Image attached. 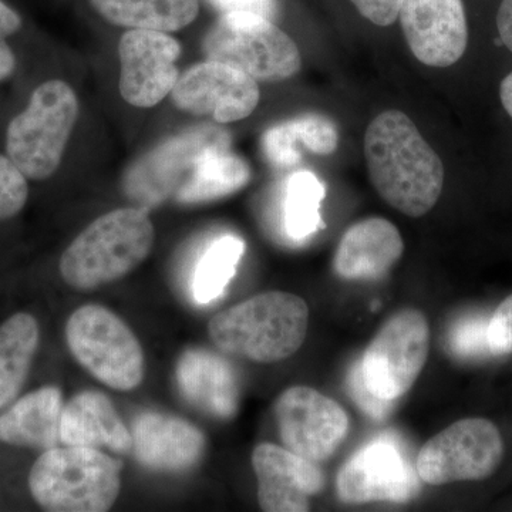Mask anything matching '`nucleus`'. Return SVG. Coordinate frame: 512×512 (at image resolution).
Masks as SVG:
<instances>
[{
  "label": "nucleus",
  "mask_w": 512,
  "mask_h": 512,
  "mask_svg": "<svg viewBox=\"0 0 512 512\" xmlns=\"http://www.w3.org/2000/svg\"><path fill=\"white\" fill-rule=\"evenodd\" d=\"M350 387H352V396L357 406L373 419H384L390 413L394 403L379 399L367 389L365 382H363L359 363H357L352 376H350Z\"/></svg>",
  "instance_id": "2f4dec72"
},
{
  "label": "nucleus",
  "mask_w": 512,
  "mask_h": 512,
  "mask_svg": "<svg viewBox=\"0 0 512 512\" xmlns=\"http://www.w3.org/2000/svg\"><path fill=\"white\" fill-rule=\"evenodd\" d=\"M488 320L484 316L473 315L461 319L451 329L448 346L454 356L460 359H478L491 355L488 346Z\"/></svg>",
  "instance_id": "cd10ccee"
},
{
  "label": "nucleus",
  "mask_w": 512,
  "mask_h": 512,
  "mask_svg": "<svg viewBox=\"0 0 512 512\" xmlns=\"http://www.w3.org/2000/svg\"><path fill=\"white\" fill-rule=\"evenodd\" d=\"M365 158L373 187L394 210L420 218L436 207L444 187L443 161L402 111H383L372 120Z\"/></svg>",
  "instance_id": "f257e3e1"
},
{
  "label": "nucleus",
  "mask_w": 512,
  "mask_h": 512,
  "mask_svg": "<svg viewBox=\"0 0 512 512\" xmlns=\"http://www.w3.org/2000/svg\"><path fill=\"white\" fill-rule=\"evenodd\" d=\"M429 352L430 328L423 312L394 313L363 353V382L379 399L396 403L419 379Z\"/></svg>",
  "instance_id": "6e6552de"
},
{
  "label": "nucleus",
  "mask_w": 512,
  "mask_h": 512,
  "mask_svg": "<svg viewBox=\"0 0 512 512\" xmlns=\"http://www.w3.org/2000/svg\"><path fill=\"white\" fill-rule=\"evenodd\" d=\"M16 70V56L5 37L0 36V82H5Z\"/></svg>",
  "instance_id": "e433bc0d"
},
{
  "label": "nucleus",
  "mask_w": 512,
  "mask_h": 512,
  "mask_svg": "<svg viewBox=\"0 0 512 512\" xmlns=\"http://www.w3.org/2000/svg\"><path fill=\"white\" fill-rule=\"evenodd\" d=\"M504 457L500 430L490 420H458L427 441L417 456L421 481L431 485L481 481L493 476Z\"/></svg>",
  "instance_id": "1a4fd4ad"
},
{
  "label": "nucleus",
  "mask_w": 512,
  "mask_h": 512,
  "mask_svg": "<svg viewBox=\"0 0 512 512\" xmlns=\"http://www.w3.org/2000/svg\"><path fill=\"white\" fill-rule=\"evenodd\" d=\"M156 231L143 208H120L101 215L80 232L60 258L63 281L77 291H93L119 281L146 261Z\"/></svg>",
  "instance_id": "f03ea898"
},
{
  "label": "nucleus",
  "mask_w": 512,
  "mask_h": 512,
  "mask_svg": "<svg viewBox=\"0 0 512 512\" xmlns=\"http://www.w3.org/2000/svg\"><path fill=\"white\" fill-rule=\"evenodd\" d=\"M177 377L184 396L207 412L224 419L237 412V376L222 357L207 350H188L178 363Z\"/></svg>",
  "instance_id": "412c9836"
},
{
  "label": "nucleus",
  "mask_w": 512,
  "mask_h": 512,
  "mask_svg": "<svg viewBox=\"0 0 512 512\" xmlns=\"http://www.w3.org/2000/svg\"><path fill=\"white\" fill-rule=\"evenodd\" d=\"M181 45L168 33L130 29L121 36L120 93L131 106L150 109L173 92Z\"/></svg>",
  "instance_id": "ddd939ff"
},
{
  "label": "nucleus",
  "mask_w": 512,
  "mask_h": 512,
  "mask_svg": "<svg viewBox=\"0 0 512 512\" xmlns=\"http://www.w3.org/2000/svg\"><path fill=\"white\" fill-rule=\"evenodd\" d=\"M296 143L302 144L313 154L329 156L339 146L338 128L328 117L319 114H306L286 121Z\"/></svg>",
  "instance_id": "bb28decb"
},
{
  "label": "nucleus",
  "mask_w": 512,
  "mask_h": 512,
  "mask_svg": "<svg viewBox=\"0 0 512 512\" xmlns=\"http://www.w3.org/2000/svg\"><path fill=\"white\" fill-rule=\"evenodd\" d=\"M120 470L114 458L97 448L57 446L33 464L29 490L46 511H109L119 498Z\"/></svg>",
  "instance_id": "20e7f679"
},
{
  "label": "nucleus",
  "mask_w": 512,
  "mask_h": 512,
  "mask_svg": "<svg viewBox=\"0 0 512 512\" xmlns=\"http://www.w3.org/2000/svg\"><path fill=\"white\" fill-rule=\"evenodd\" d=\"M90 3L113 25L164 33L187 28L200 13L198 0H90Z\"/></svg>",
  "instance_id": "4be33fe9"
},
{
  "label": "nucleus",
  "mask_w": 512,
  "mask_h": 512,
  "mask_svg": "<svg viewBox=\"0 0 512 512\" xmlns=\"http://www.w3.org/2000/svg\"><path fill=\"white\" fill-rule=\"evenodd\" d=\"M399 19L420 63L446 69L466 55L470 30L463 0H402Z\"/></svg>",
  "instance_id": "4468645a"
},
{
  "label": "nucleus",
  "mask_w": 512,
  "mask_h": 512,
  "mask_svg": "<svg viewBox=\"0 0 512 512\" xmlns=\"http://www.w3.org/2000/svg\"><path fill=\"white\" fill-rule=\"evenodd\" d=\"M63 407V394L55 386L20 397L0 414V443L43 451L59 446Z\"/></svg>",
  "instance_id": "aec40b11"
},
{
  "label": "nucleus",
  "mask_w": 512,
  "mask_h": 512,
  "mask_svg": "<svg viewBox=\"0 0 512 512\" xmlns=\"http://www.w3.org/2000/svg\"><path fill=\"white\" fill-rule=\"evenodd\" d=\"M231 136L222 127H195L160 144L130 167L124 191L138 208H153L174 195L194 165L214 148H229Z\"/></svg>",
  "instance_id": "9d476101"
},
{
  "label": "nucleus",
  "mask_w": 512,
  "mask_h": 512,
  "mask_svg": "<svg viewBox=\"0 0 512 512\" xmlns=\"http://www.w3.org/2000/svg\"><path fill=\"white\" fill-rule=\"evenodd\" d=\"M66 342L74 359L110 389L130 392L143 382L146 363L137 336L104 306L74 311L66 323Z\"/></svg>",
  "instance_id": "0eeeda50"
},
{
  "label": "nucleus",
  "mask_w": 512,
  "mask_h": 512,
  "mask_svg": "<svg viewBox=\"0 0 512 512\" xmlns=\"http://www.w3.org/2000/svg\"><path fill=\"white\" fill-rule=\"evenodd\" d=\"M39 340V323L29 313H15L0 325V410L22 392Z\"/></svg>",
  "instance_id": "5701e85b"
},
{
  "label": "nucleus",
  "mask_w": 512,
  "mask_h": 512,
  "mask_svg": "<svg viewBox=\"0 0 512 512\" xmlns=\"http://www.w3.org/2000/svg\"><path fill=\"white\" fill-rule=\"evenodd\" d=\"M133 451L144 467L161 473H181L201 460L205 436L180 417L144 413L134 420Z\"/></svg>",
  "instance_id": "f3484780"
},
{
  "label": "nucleus",
  "mask_w": 512,
  "mask_h": 512,
  "mask_svg": "<svg viewBox=\"0 0 512 512\" xmlns=\"http://www.w3.org/2000/svg\"><path fill=\"white\" fill-rule=\"evenodd\" d=\"M325 185L311 171H299L286 183L284 227L293 241H306L322 227L320 205L325 200Z\"/></svg>",
  "instance_id": "a878e982"
},
{
  "label": "nucleus",
  "mask_w": 512,
  "mask_h": 512,
  "mask_svg": "<svg viewBox=\"0 0 512 512\" xmlns=\"http://www.w3.org/2000/svg\"><path fill=\"white\" fill-rule=\"evenodd\" d=\"M252 467L258 478L262 511H309V500L325 487V478L316 463L276 444H259L252 453Z\"/></svg>",
  "instance_id": "dca6fc26"
},
{
  "label": "nucleus",
  "mask_w": 512,
  "mask_h": 512,
  "mask_svg": "<svg viewBox=\"0 0 512 512\" xmlns=\"http://www.w3.org/2000/svg\"><path fill=\"white\" fill-rule=\"evenodd\" d=\"M22 28V18L16 10L0 0V36L8 37L18 33Z\"/></svg>",
  "instance_id": "c9c22d12"
},
{
  "label": "nucleus",
  "mask_w": 512,
  "mask_h": 512,
  "mask_svg": "<svg viewBox=\"0 0 512 512\" xmlns=\"http://www.w3.org/2000/svg\"><path fill=\"white\" fill-rule=\"evenodd\" d=\"M336 490L345 504L404 503L419 490L416 474L393 440L380 437L340 470Z\"/></svg>",
  "instance_id": "2eb2a0df"
},
{
  "label": "nucleus",
  "mask_w": 512,
  "mask_h": 512,
  "mask_svg": "<svg viewBox=\"0 0 512 512\" xmlns=\"http://www.w3.org/2000/svg\"><path fill=\"white\" fill-rule=\"evenodd\" d=\"M262 147H264L265 156L276 167H293L299 164L302 158L298 143L292 137L286 121L266 131L262 138Z\"/></svg>",
  "instance_id": "c756f323"
},
{
  "label": "nucleus",
  "mask_w": 512,
  "mask_h": 512,
  "mask_svg": "<svg viewBox=\"0 0 512 512\" xmlns=\"http://www.w3.org/2000/svg\"><path fill=\"white\" fill-rule=\"evenodd\" d=\"M498 99L508 119L512 121V70L505 74L498 87Z\"/></svg>",
  "instance_id": "4c0bfd02"
},
{
  "label": "nucleus",
  "mask_w": 512,
  "mask_h": 512,
  "mask_svg": "<svg viewBox=\"0 0 512 512\" xmlns=\"http://www.w3.org/2000/svg\"><path fill=\"white\" fill-rule=\"evenodd\" d=\"M171 97L180 110L195 116H210L218 124H228L251 116L261 93L258 82L247 73L207 60L178 77Z\"/></svg>",
  "instance_id": "f8f14e48"
},
{
  "label": "nucleus",
  "mask_w": 512,
  "mask_h": 512,
  "mask_svg": "<svg viewBox=\"0 0 512 512\" xmlns=\"http://www.w3.org/2000/svg\"><path fill=\"white\" fill-rule=\"evenodd\" d=\"M495 26L501 45L512 55V0H501Z\"/></svg>",
  "instance_id": "f704fd0d"
},
{
  "label": "nucleus",
  "mask_w": 512,
  "mask_h": 512,
  "mask_svg": "<svg viewBox=\"0 0 512 512\" xmlns=\"http://www.w3.org/2000/svg\"><path fill=\"white\" fill-rule=\"evenodd\" d=\"M208 60L247 73L258 83L291 79L302 67L299 47L274 20L248 12L224 13L202 43Z\"/></svg>",
  "instance_id": "423d86ee"
},
{
  "label": "nucleus",
  "mask_w": 512,
  "mask_h": 512,
  "mask_svg": "<svg viewBox=\"0 0 512 512\" xmlns=\"http://www.w3.org/2000/svg\"><path fill=\"white\" fill-rule=\"evenodd\" d=\"M244 251V241L235 235H225L217 239L205 251L192 276V295L195 302L205 305L220 298L237 274Z\"/></svg>",
  "instance_id": "393cba45"
},
{
  "label": "nucleus",
  "mask_w": 512,
  "mask_h": 512,
  "mask_svg": "<svg viewBox=\"0 0 512 512\" xmlns=\"http://www.w3.org/2000/svg\"><path fill=\"white\" fill-rule=\"evenodd\" d=\"M360 15L377 26H390L399 18L402 0H350Z\"/></svg>",
  "instance_id": "473e14b6"
},
{
  "label": "nucleus",
  "mask_w": 512,
  "mask_h": 512,
  "mask_svg": "<svg viewBox=\"0 0 512 512\" xmlns=\"http://www.w3.org/2000/svg\"><path fill=\"white\" fill-rule=\"evenodd\" d=\"M279 436L285 448L306 460H328L345 440L348 414L335 400L306 386H293L275 402Z\"/></svg>",
  "instance_id": "9b49d317"
},
{
  "label": "nucleus",
  "mask_w": 512,
  "mask_h": 512,
  "mask_svg": "<svg viewBox=\"0 0 512 512\" xmlns=\"http://www.w3.org/2000/svg\"><path fill=\"white\" fill-rule=\"evenodd\" d=\"M309 308L289 292L259 293L218 313L208 333L224 352L256 363H275L295 355L306 339Z\"/></svg>",
  "instance_id": "7ed1b4c3"
},
{
  "label": "nucleus",
  "mask_w": 512,
  "mask_h": 512,
  "mask_svg": "<svg viewBox=\"0 0 512 512\" xmlns=\"http://www.w3.org/2000/svg\"><path fill=\"white\" fill-rule=\"evenodd\" d=\"M404 242L399 229L384 218H367L350 227L336 249V274L348 281L376 279L402 258Z\"/></svg>",
  "instance_id": "a211bd4d"
},
{
  "label": "nucleus",
  "mask_w": 512,
  "mask_h": 512,
  "mask_svg": "<svg viewBox=\"0 0 512 512\" xmlns=\"http://www.w3.org/2000/svg\"><path fill=\"white\" fill-rule=\"evenodd\" d=\"M488 346L494 356L512 353V295L498 305L488 320Z\"/></svg>",
  "instance_id": "7c9ffc66"
},
{
  "label": "nucleus",
  "mask_w": 512,
  "mask_h": 512,
  "mask_svg": "<svg viewBox=\"0 0 512 512\" xmlns=\"http://www.w3.org/2000/svg\"><path fill=\"white\" fill-rule=\"evenodd\" d=\"M211 6L224 13L248 12L271 20L278 16V0H208Z\"/></svg>",
  "instance_id": "72a5a7b5"
},
{
  "label": "nucleus",
  "mask_w": 512,
  "mask_h": 512,
  "mask_svg": "<svg viewBox=\"0 0 512 512\" xmlns=\"http://www.w3.org/2000/svg\"><path fill=\"white\" fill-rule=\"evenodd\" d=\"M28 198V178L8 156H0V221L16 217Z\"/></svg>",
  "instance_id": "c85d7f7f"
},
{
  "label": "nucleus",
  "mask_w": 512,
  "mask_h": 512,
  "mask_svg": "<svg viewBox=\"0 0 512 512\" xmlns=\"http://www.w3.org/2000/svg\"><path fill=\"white\" fill-rule=\"evenodd\" d=\"M63 446L109 448L126 454L133 450V436L109 397L100 392L76 394L63 407L60 421Z\"/></svg>",
  "instance_id": "6ab92c4d"
},
{
  "label": "nucleus",
  "mask_w": 512,
  "mask_h": 512,
  "mask_svg": "<svg viewBox=\"0 0 512 512\" xmlns=\"http://www.w3.org/2000/svg\"><path fill=\"white\" fill-rule=\"evenodd\" d=\"M79 117V100L62 80L40 84L28 106L10 121L6 130V156L28 180L52 177Z\"/></svg>",
  "instance_id": "39448f33"
},
{
  "label": "nucleus",
  "mask_w": 512,
  "mask_h": 512,
  "mask_svg": "<svg viewBox=\"0 0 512 512\" xmlns=\"http://www.w3.org/2000/svg\"><path fill=\"white\" fill-rule=\"evenodd\" d=\"M249 181L251 168L247 161L229 148H214L198 160L174 197L181 204L220 200L242 190Z\"/></svg>",
  "instance_id": "b1692460"
}]
</instances>
